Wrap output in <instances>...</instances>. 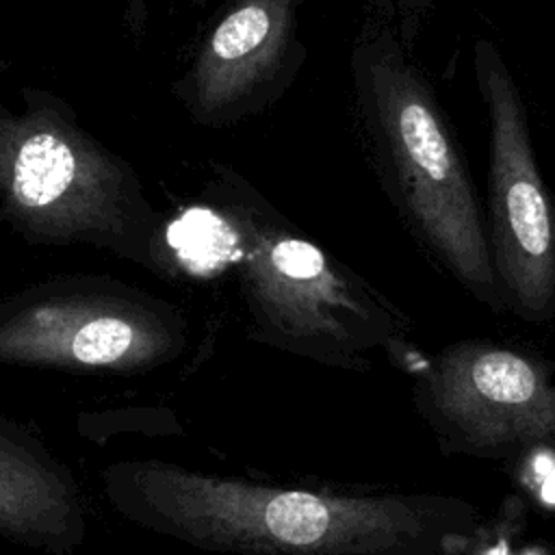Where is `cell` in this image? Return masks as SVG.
I'll list each match as a JSON object with an SVG mask.
<instances>
[{
  "label": "cell",
  "mask_w": 555,
  "mask_h": 555,
  "mask_svg": "<svg viewBox=\"0 0 555 555\" xmlns=\"http://www.w3.org/2000/svg\"><path fill=\"white\" fill-rule=\"evenodd\" d=\"M349 74L364 147L410 232L466 295L492 312L507 310L470 169L414 52L366 15Z\"/></svg>",
  "instance_id": "6da1fadb"
},
{
  "label": "cell",
  "mask_w": 555,
  "mask_h": 555,
  "mask_svg": "<svg viewBox=\"0 0 555 555\" xmlns=\"http://www.w3.org/2000/svg\"><path fill=\"white\" fill-rule=\"evenodd\" d=\"M134 481L167 527L278 555H451L481 531V509L453 494L267 490L171 468Z\"/></svg>",
  "instance_id": "7a4b0ae2"
},
{
  "label": "cell",
  "mask_w": 555,
  "mask_h": 555,
  "mask_svg": "<svg viewBox=\"0 0 555 555\" xmlns=\"http://www.w3.org/2000/svg\"><path fill=\"white\" fill-rule=\"evenodd\" d=\"M22 111L0 102V206L43 238L139 243L152 225L134 169L59 95L22 87Z\"/></svg>",
  "instance_id": "3957f363"
},
{
  "label": "cell",
  "mask_w": 555,
  "mask_h": 555,
  "mask_svg": "<svg viewBox=\"0 0 555 555\" xmlns=\"http://www.w3.org/2000/svg\"><path fill=\"white\" fill-rule=\"evenodd\" d=\"M412 403L444 455L520 462L555 453V377L538 353L455 340L416 371Z\"/></svg>",
  "instance_id": "277c9868"
},
{
  "label": "cell",
  "mask_w": 555,
  "mask_h": 555,
  "mask_svg": "<svg viewBox=\"0 0 555 555\" xmlns=\"http://www.w3.org/2000/svg\"><path fill=\"white\" fill-rule=\"evenodd\" d=\"M473 76L488 124L486 228L505 308L527 323L555 319V199L542 178L529 117L499 46L479 37Z\"/></svg>",
  "instance_id": "5b68a950"
},
{
  "label": "cell",
  "mask_w": 555,
  "mask_h": 555,
  "mask_svg": "<svg viewBox=\"0 0 555 555\" xmlns=\"http://www.w3.org/2000/svg\"><path fill=\"white\" fill-rule=\"evenodd\" d=\"M304 0H228L197 41L171 93L204 128H225L273 106L295 82L306 46Z\"/></svg>",
  "instance_id": "8992f818"
},
{
  "label": "cell",
  "mask_w": 555,
  "mask_h": 555,
  "mask_svg": "<svg viewBox=\"0 0 555 555\" xmlns=\"http://www.w3.org/2000/svg\"><path fill=\"white\" fill-rule=\"evenodd\" d=\"M152 332L130 312L111 306H35L0 330V351L28 360H72L87 366H113L143 358Z\"/></svg>",
  "instance_id": "52a82bcc"
},
{
  "label": "cell",
  "mask_w": 555,
  "mask_h": 555,
  "mask_svg": "<svg viewBox=\"0 0 555 555\" xmlns=\"http://www.w3.org/2000/svg\"><path fill=\"white\" fill-rule=\"evenodd\" d=\"M167 243L180 262L197 275H210L241 256V232L212 208H191L167 228Z\"/></svg>",
  "instance_id": "ba28073f"
},
{
  "label": "cell",
  "mask_w": 555,
  "mask_h": 555,
  "mask_svg": "<svg viewBox=\"0 0 555 555\" xmlns=\"http://www.w3.org/2000/svg\"><path fill=\"white\" fill-rule=\"evenodd\" d=\"M369 17L390 26L399 41L414 52L416 39L425 20L429 17L436 0H364Z\"/></svg>",
  "instance_id": "9c48e42d"
},
{
  "label": "cell",
  "mask_w": 555,
  "mask_h": 555,
  "mask_svg": "<svg viewBox=\"0 0 555 555\" xmlns=\"http://www.w3.org/2000/svg\"><path fill=\"white\" fill-rule=\"evenodd\" d=\"M46 494L43 477H30L26 464L11 466L0 460V514L7 516L11 509L24 507L28 501H41Z\"/></svg>",
  "instance_id": "30bf717a"
},
{
  "label": "cell",
  "mask_w": 555,
  "mask_h": 555,
  "mask_svg": "<svg viewBox=\"0 0 555 555\" xmlns=\"http://www.w3.org/2000/svg\"><path fill=\"white\" fill-rule=\"evenodd\" d=\"M150 0H124V22L132 41H141L147 30Z\"/></svg>",
  "instance_id": "8fae6325"
},
{
  "label": "cell",
  "mask_w": 555,
  "mask_h": 555,
  "mask_svg": "<svg viewBox=\"0 0 555 555\" xmlns=\"http://www.w3.org/2000/svg\"><path fill=\"white\" fill-rule=\"evenodd\" d=\"M208 2H210V0H193V4H195V7H199V9H204Z\"/></svg>",
  "instance_id": "7c38bea8"
}]
</instances>
